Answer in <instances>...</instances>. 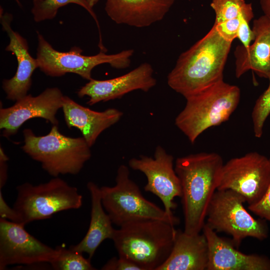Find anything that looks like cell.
<instances>
[{"mask_svg": "<svg viewBox=\"0 0 270 270\" xmlns=\"http://www.w3.org/2000/svg\"><path fill=\"white\" fill-rule=\"evenodd\" d=\"M176 0H106L105 11L118 24L136 28L162 20Z\"/></svg>", "mask_w": 270, "mask_h": 270, "instance_id": "18", "label": "cell"}, {"mask_svg": "<svg viewBox=\"0 0 270 270\" xmlns=\"http://www.w3.org/2000/svg\"><path fill=\"white\" fill-rule=\"evenodd\" d=\"M248 209L260 218L270 222V184L261 199L248 205Z\"/></svg>", "mask_w": 270, "mask_h": 270, "instance_id": "28", "label": "cell"}, {"mask_svg": "<svg viewBox=\"0 0 270 270\" xmlns=\"http://www.w3.org/2000/svg\"><path fill=\"white\" fill-rule=\"evenodd\" d=\"M116 182L114 186L100 188L102 206L112 224L120 227L130 222L150 219L163 220L174 226L179 224L177 217L170 216L144 197L138 186L130 178L126 165L118 168Z\"/></svg>", "mask_w": 270, "mask_h": 270, "instance_id": "7", "label": "cell"}, {"mask_svg": "<svg viewBox=\"0 0 270 270\" xmlns=\"http://www.w3.org/2000/svg\"><path fill=\"white\" fill-rule=\"evenodd\" d=\"M64 96L58 88H47L37 96L27 94L11 106L1 108L0 128L2 136L9 138L16 134L25 122L34 118H42L58 126L56 114L62 108Z\"/></svg>", "mask_w": 270, "mask_h": 270, "instance_id": "13", "label": "cell"}, {"mask_svg": "<svg viewBox=\"0 0 270 270\" xmlns=\"http://www.w3.org/2000/svg\"><path fill=\"white\" fill-rule=\"evenodd\" d=\"M176 230L163 220H144L115 230L112 240L118 256L141 270H157L170 256Z\"/></svg>", "mask_w": 270, "mask_h": 270, "instance_id": "3", "label": "cell"}, {"mask_svg": "<svg viewBox=\"0 0 270 270\" xmlns=\"http://www.w3.org/2000/svg\"><path fill=\"white\" fill-rule=\"evenodd\" d=\"M128 166L146 176L145 191L159 198L166 212L170 216H175L172 210L177 205L174 200L176 197H181L182 187L174 170L173 156L158 146L153 157L141 155L138 158H132L128 161Z\"/></svg>", "mask_w": 270, "mask_h": 270, "instance_id": "11", "label": "cell"}, {"mask_svg": "<svg viewBox=\"0 0 270 270\" xmlns=\"http://www.w3.org/2000/svg\"><path fill=\"white\" fill-rule=\"evenodd\" d=\"M239 24L238 16L219 24H214V26L224 40L232 42L234 38H237Z\"/></svg>", "mask_w": 270, "mask_h": 270, "instance_id": "27", "label": "cell"}, {"mask_svg": "<svg viewBox=\"0 0 270 270\" xmlns=\"http://www.w3.org/2000/svg\"><path fill=\"white\" fill-rule=\"evenodd\" d=\"M270 184V159L254 152L224 164L217 190H233L250 205L261 199Z\"/></svg>", "mask_w": 270, "mask_h": 270, "instance_id": "10", "label": "cell"}, {"mask_svg": "<svg viewBox=\"0 0 270 270\" xmlns=\"http://www.w3.org/2000/svg\"><path fill=\"white\" fill-rule=\"evenodd\" d=\"M0 218L16 222V214L13 208H10L4 200L1 190H0Z\"/></svg>", "mask_w": 270, "mask_h": 270, "instance_id": "30", "label": "cell"}, {"mask_svg": "<svg viewBox=\"0 0 270 270\" xmlns=\"http://www.w3.org/2000/svg\"><path fill=\"white\" fill-rule=\"evenodd\" d=\"M23 135V151L54 177L78 174L92 156L90 147L84 137L66 136L56 125L44 136H36L30 128L24 129Z\"/></svg>", "mask_w": 270, "mask_h": 270, "instance_id": "5", "label": "cell"}, {"mask_svg": "<svg viewBox=\"0 0 270 270\" xmlns=\"http://www.w3.org/2000/svg\"><path fill=\"white\" fill-rule=\"evenodd\" d=\"M254 42L248 48L238 46L234 54L237 78L252 70L260 78H270V20L263 15L253 22Z\"/></svg>", "mask_w": 270, "mask_h": 270, "instance_id": "17", "label": "cell"}, {"mask_svg": "<svg viewBox=\"0 0 270 270\" xmlns=\"http://www.w3.org/2000/svg\"><path fill=\"white\" fill-rule=\"evenodd\" d=\"M102 270H141L134 262L118 256L113 257L108 260L102 268Z\"/></svg>", "mask_w": 270, "mask_h": 270, "instance_id": "29", "label": "cell"}, {"mask_svg": "<svg viewBox=\"0 0 270 270\" xmlns=\"http://www.w3.org/2000/svg\"><path fill=\"white\" fill-rule=\"evenodd\" d=\"M12 14H4L3 10H0V22L10 38L6 50L12 52L18 62L15 74L10 79L4 80L2 88L8 100L16 101L27 95L32 86V74L38 66L36 58L29 53L26 39L12 28Z\"/></svg>", "mask_w": 270, "mask_h": 270, "instance_id": "15", "label": "cell"}, {"mask_svg": "<svg viewBox=\"0 0 270 270\" xmlns=\"http://www.w3.org/2000/svg\"><path fill=\"white\" fill-rule=\"evenodd\" d=\"M208 253L203 233L188 234L178 230L170 256L157 270H206Z\"/></svg>", "mask_w": 270, "mask_h": 270, "instance_id": "20", "label": "cell"}, {"mask_svg": "<svg viewBox=\"0 0 270 270\" xmlns=\"http://www.w3.org/2000/svg\"><path fill=\"white\" fill-rule=\"evenodd\" d=\"M38 45L36 60L38 68L47 76H61L66 73H74L90 80L92 71L96 66L108 64L112 67L122 69L128 68L130 58L134 54L132 49L124 50L116 54H108L104 52L94 56H84L79 47L74 46L66 52L58 51L37 32Z\"/></svg>", "mask_w": 270, "mask_h": 270, "instance_id": "9", "label": "cell"}, {"mask_svg": "<svg viewBox=\"0 0 270 270\" xmlns=\"http://www.w3.org/2000/svg\"><path fill=\"white\" fill-rule=\"evenodd\" d=\"M152 65L144 62L121 76L106 80L92 79L78 91L80 98L88 96L90 106L100 102L120 98L126 94L136 90L149 91L156 84L153 76Z\"/></svg>", "mask_w": 270, "mask_h": 270, "instance_id": "14", "label": "cell"}, {"mask_svg": "<svg viewBox=\"0 0 270 270\" xmlns=\"http://www.w3.org/2000/svg\"><path fill=\"white\" fill-rule=\"evenodd\" d=\"M202 231L208 246L206 270H270L268 257L240 252L232 240L220 237L206 224Z\"/></svg>", "mask_w": 270, "mask_h": 270, "instance_id": "16", "label": "cell"}, {"mask_svg": "<svg viewBox=\"0 0 270 270\" xmlns=\"http://www.w3.org/2000/svg\"><path fill=\"white\" fill-rule=\"evenodd\" d=\"M88 1L90 6L92 8L99 1V0H88Z\"/></svg>", "mask_w": 270, "mask_h": 270, "instance_id": "33", "label": "cell"}, {"mask_svg": "<svg viewBox=\"0 0 270 270\" xmlns=\"http://www.w3.org/2000/svg\"><path fill=\"white\" fill-rule=\"evenodd\" d=\"M240 98L238 86L220 80L186 97V105L174 124L193 144L206 130L227 121Z\"/></svg>", "mask_w": 270, "mask_h": 270, "instance_id": "4", "label": "cell"}, {"mask_svg": "<svg viewBox=\"0 0 270 270\" xmlns=\"http://www.w3.org/2000/svg\"><path fill=\"white\" fill-rule=\"evenodd\" d=\"M223 164L222 158L215 152L190 154L176 160L174 170L182 187L186 234H196L202 230Z\"/></svg>", "mask_w": 270, "mask_h": 270, "instance_id": "1", "label": "cell"}, {"mask_svg": "<svg viewBox=\"0 0 270 270\" xmlns=\"http://www.w3.org/2000/svg\"><path fill=\"white\" fill-rule=\"evenodd\" d=\"M69 4H75L86 10L96 21L99 30V46L102 47L100 25L96 16L88 0H33L32 13L36 22H40L54 18L58 9Z\"/></svg>", "mask_w": 270, "mask_h": 270, "instance_id": "22", "label": "cell"}, {"mask_svg": "<svg viewBox=\"0 0 270 270\" xmlns=\"http://www.w3.org/2000/svg\"><path fill=\"white\" fill-rule=\"evenodd\" d=\"M245 202L240 194L233 190H216L206 213L205 224L216 232L231 236L238 248L246 238L262 240L268 236L266 220L252 217L244 207Z\"/></svg>", "mask_w": 270, "mask_h": 270, "instance_id": "8", "label": "cell"}, {"mask_svg": "<svg viewBox=\"0 0 270 270\" xmlns=\"http://www.w3.org/2000/svg\"><path fill=\"white\" fill-rule=\"evenodd\" d=\"M264 16L270 20V0H259Z\"/></svg>", "mask_w": 270, "mask_h": 270, "instance_id": "32", "label": "cell"}, {"mask_svg": "<svg viewBox=\"0 0 270 270\" xmlns=\"http://www.w3.org/2000/svg\"><path fill=\"white\" fill-rule=\"evenodd\" d=\"M16 190L12 208L16 216V223L24 226L33 221L50 218L63 210L78 209L82 204V196L78 188L58 176L38 185L25 182Z\"/></svg>", "mask_w": 270, "mask_h": 270, "instance_id": "6", "label": "cell"}, {"mask_svg": "<svg viewBox=\"0 0 270 270\" xmlns=\"http://www.w3.org/2000/svg\"><path fill=\"white\" fill-rule=\"evenodd\" d=\"M87 188L91 198L89 228L82 240L70 248L82 254H88L90 260L103 241L112 239L116 229L112 227L110 218L102 206L100 188L92 182L88 183Z\"/></svg>", "mask_w": 270, "mask_h": 270, "instance_id": "21", "label": "cell"}, {"mask_svg": "<svg viewBox=\"0 0 270 270\" xmlns=\"http://www.w3.org/2000/svg\"><path fill=\"white\" fill-rule=\"evenodd\" d=\"M8 158L4 152L3 148H0V190L3 188L6 183L8 177L7 161Z\"/></svg>", "mask_w": 270, "mask_h": 270, "instance_id": "31", "label": "cell"}, {"mask_svg": "<svg viewBox=\"0 0 270 270\" xmlns=\"http://www.w3.org/2000/svg\"><path fill=\"white\" fill-rule=\"evenodd\" d=\"M267 89L256 101L252 112L254 136L260 138L263 133L264 122L270 114V78Z\"/></svg>", "mask_w": 270, "mask_h": 270, "instance_id": "24", "label": "cell"}, {"mask_svg": "<svg viewBox=\"0 0 270 270\" xmlns=\"http://www.w3.org/2000/svg\"><path fill=\"white\" fill-rule=\"evenodd\" d=\"M253 18L252 4L251 3H247L239 16L240 24L237 36V38L240 40L245 48H248L251 42L254 40V33L249 26V23Z\"/></svg>", "mask_w": 270, "mask_h": 270, "instance_id": "26", "label": "cell"}, {"mask_svg": "<svg viewBox=\"0 0 270 270\" xmlns=\"http://www.w3.org/2000/svg\"><path fill=\"white\" fill-rule=\"evenodd\" d=\"M62 108L68 127L79 130L90 148L102 132L118 122L123 116L122 112L114 108L102 112L92 110L64 96Z\"/></svg>", "mask_w": 270, "mask_h": 270, "instance_id": "19", "label": "cell"}, {"mask_svg": "<svg viewBox=\"0 0 270 270\" xmlns=\"http://www.w3.org/2000/svg\"><path fill=\"white\" fill-rule=\"evenodd\" d=\"M232 44L213 26L203 38L180 54L167 76L168 84L185 98L223 80Z\"/></svg>", "mask_w": 270, "mask_h": 270, "instance_id": "2", "label": "cell"}, {"mask_svg": "<svg viewBox=\"0 0 270 270\" xmlns=\"http://www.w3.org/2000/svg\"><path fill=\"white\" fill-rule=\"evenodd\" d=\"M246 4L244 0H212L210 6L216 14L214 24L238 17Z\"/></svg>", "mask_w": 270, "mask_h": 270, "instance_id": "25", "label": "cell"}, {"mask_svg": "<svg viewBox=\"0 0 270 270\" xmlns=\"http://www.w3.org/2000/svg\"><path fill=\"white\" fill-rule=\"evenodd\" d=\"M54 248L30 234L24 226L0 218V270L12 264L49 263L56 258Z\"/></svg>", "mask_w": 270, "mask_h": 270, "instance_id": "12", "label": "cell"}, {"mask_svg": "<svg viewBox=\"0 0 270 270\" xmlns=\"http://www.w3.org/2000/svg\"><path fill=\"white\" fill-rule=\"evenodd\" d=\"M57 254L50 264L56 270H94L90 259L84 258L82 254L70 247L66 248L62 246L56 248Z\"/></svg>", "mask_w": 270, "mask_h": 270, "instance_id": "23", "label": "cell"}]
</instances>
